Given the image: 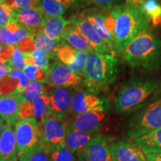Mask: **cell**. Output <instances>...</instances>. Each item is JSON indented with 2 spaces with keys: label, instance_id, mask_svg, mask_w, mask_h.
Here are the masks:
<instances>
[{
  "label": "cell",
  "instance_id": "obj_27",
  "mask_svg": "<svg viewBox=\"0 0 161 161\" xmlns=\"http://www.w3.org/2000/svg\"><path fill=\"white\" fill-rule=\"evenodd\" d=\"M140 8L153 27H161V3L158 0H144Z\"/></svg>",
  "mask_w": 161,
  "mask_h": 161
},
{
  "label": "cell",
  "instance_id": "obj_24",
  "mask_svg": "<svg viewBox=\"0 0 161 161\" xmlns=\"http://www.w3.org/2000/svg\"><path fill=\"white\" fill-rule=\"evenodd\" d=\"M62 40L66 42L73 49L80 52H91L93 49L87 39L73 25L69 23L64 32Z\"/></svg>",
  "mask_w": 161,
  "mask_h": 161
},
{
  "label": "cell",
  "instance_id": "obj_15",
  "mask_svg": "<svg viewBox=\"0 0 161 161\" xmlns=\"http://www.w3.org/2000/svg\"><path fill=\"white\" fill-rule=\"evenodd\" d=\"M69 22L87 39L93 51L101 54H109L114 55L93 26L87 20L78 14L72 17L69 19Z\"/></svg>",
  "mask_w": 161,
  "mask_h": 161
},
{
  "label": "cell",
  "instance_id": "obj_14",
  "mask_svg": "<svg viewBox=\"0 0 161 161\" xmlns=\"http://www.w3.org/2000/svg\"><path fill=\"white\" fill-rule=\"evenodd\" d=\"M112 140L98 134L82 150L86 161H113L110 151Z\"/></svg>",
  "mask_w": 161,
  "mask_h": 161
},
{
  "label": "cell",
  "instance_id": "obj_39",
  "mask_svg": "<svg viewBox=\"0 0 161 161\" xmlns=\"http://www.w3.org/2000/svg\"><path fill=\"white\" fill-rule=\"evenodd\" d=\"M13 69L8 64H2L0 62V78L5 77Z\"/></svg>",
  "mask_w": 161,
  "mask_h": 161
},
{
  "label": "cell",
  "instance_id": "obj_36",
  "mask_svg": "<svg viewBox=\"0 0 161 161\" xmlns=\"http://www.w3.org/2000/svg\"><path fill=\"white\" fill-rule=\"evenodd\" d=\"M14 10L6 5L3 1H0V27L5 26L13 21Z\"/></svg>",
  "mask_w": 161,
  "mask_h": 161
},
{
  "label": "cell",
  "instance_id": "obj_33",
  "mask_svg": "<svg viewBox=\"0 0 161 161\" xmlns=\"http://www.w3.org/2000/svg\"><path fill=\"white\" fill-rule=\"evenodd\" d=\"M23 71L30 81H37L40 83L45 82L49 72L47 70L35 65H25Z\"/></svg>",
  "mask_w": 161,
  "mask_h": 161
},
{
  "label": "cell",
  "instance_id": "obj_38",
  "mask_svg": "<svg viewBox=\"0 0 161 161\" xmlns=\"http://www.w3.org/2000/svg\"><path fill=\"white\" fill-rule=\"evenodd\" d=\"M60 3L65 5L70 8H80L86 7L88 3H90L89 0H58Z\"/></svg>",
  "mask_w": 161,
  "mask_h": 161
},
{
  "label": "cell",
  "instance_id": "obj_13",
  "mask_svg": "<svg viewBox=\"0 0 161 161\" xmlns=\"http://www.w3.org/2000/svg\"><path fill=\"white\" fill-rule=\"evenodd\" d=\"M110 151L113 161H148L140 147L125 137L112 140Z\"/></svg>",
  "mask_w": 161,
  "mask_h": 161
},
{
  "label": "cell",
  "instance_id": "obj_16",
  "mask_svg": "<svg viewBox=\"0 0 161 161\" xmlns=\"http://www.w3.org/2000/svg\"><path fill=\"white\" fill-rule=\"evenodd\" d=\"M108 111H90L73 116L68 128L86 132H98L107 118Z\"/></svg>",
  "mask_w": 161,
  "mask_h": 161
},
{
  "label": "cell",
  "instance_id": "obj_42",
  "mask_svg": "<svg viewBox=\"0 0 161 161\" xmlns=\"http://www.w3.org/2000/svg\"><path fill=\"white\" fill-rule=\"evenodd\" d=\"M3 50H4V46L0 43V62H1L2 64H7V61L2 58V54H3Z\"/></svg>",
  "mask_w": 161,
  "mask_h": 161
},
{
  "label": "cell",
  "instance_id": "obj_34",
  "mask_svg": "<svg viewBox=\"0 0 161 161\" xmlns=\"http://www.w3.org/2000/svg\"><path fill=\"white\" fill-rule=\"evenodd\" d=\"M4 3L14 10H24L38 7L40 0H2Z\"/></svg>",
  "mask_w": 161,
  "mask_h": 161
},
{
  "label": "cell",
  "instance_id": "obj_37",
  "mask_svg": "<svg viewBox=\"0 0 161 161\" xmlns=\"http://www.w3.org/2000/svg\"><path fill=\"white\" fill-rule=\"evenodd\" d=\"M90 3L97 6L99 8L110 10L115 6L122 5L123 0H89Z\"/></svg>",
  "mask_w": 161,
  "mask_h": 161
},
{
  "label": "cell",
  "instance_id": "obj_19",
  "mask_svg": "<svg viewBox=\"0 0 161 161\" xmlns=\"http://www.w3.org/2000/svg\"><path fill=\"white\" fill-rule=\"evenodd\" d=\"M18 159L15 125L5 123L0 135V161H17Z\"/></svg>",
  "mask_w": 161,
  "mask_h": 161
},
{
  "label": "cell",
  "instance_id": "obj_5",
  "mask_svg": "<svg viewBox=\"0 0 161 161\" xmlns=\"http://www.w3.org/2000/svg\"><path fill=\"white\" fill-rule=\"evenodd\" d=\"M160 128L161 93L127 115L123 122V130L132 140Z\"/></svg>",
  "mask_w": 161,
  "mask_h": 161
},
{
  "label": "cell",
  "instance_id": "obj_11",
  "mask_svg": "<svg viewBox=\"0 0 161 161\" xmlns=\"http://www.w3.org/2000/svg\"><path fill=\"white\" fill-rule=\"evenodd\" d=\"M75 90L74 86H58L50 89L49 96L51 114L63 119L67 117Z\"/></svg>",
  "mask_w": 161,
  "mask_h": 161
},
{
  "label": "cell",
  "instance_id": "obj_40",
  "mask_svg": "<svg viewBox=\"0 0 161 161\" xmlns=\"http://www.w3.org/2000/svg\"><path fill=\"white\" fill-rule=\"evenodd\" d=\"M148 161H161V152L160 153H148L145 154Z\"/></svg>",
  "mask_w": 161,
  "mask_h": 161
},
{
  "label": "cell",
  "instance_id": "obj_25",
  "mask_svg": "<svg viewBox=\"0 0 161 161\" xmlns=\"http://www.w3.org/2000/svg\"><path fill=\"white\" fill-rule=\"evenodd\" d=\"M136 146L144 154L161 152V128L145 135L133 139Z\"/></svg>",
  "mask_w": 161,
  "mask_h": 161
},
{
  "label": "cell",
  "instance_id": "obj_18",
  "mask_svg": "<svg viewBox=\"0 0 161 161\" xmlns=\"http://www.w3.org/2000/svg\"><path fill=\"white\" fill-rule=\"evenodd\" d=\"M24 102L21 94H7L0 96V117L5 124L16 125L20 120L19 108Z\"/></svg>",
  "mask_w": 161,
  "mask_h": 161
},
{
  "label": "cell",
  "instance_id": "obj_41",
  "mask_svg": "<svg viewBox=\"0 0 161 161\" xmlns=\"http://www.w3.org/2000/svg\"><path fill=\"white\" fill-rule=\"evenodd\" d=\"M125 2L127 4H128V5L140 8L141 5H142L144 0H125Z\"/></svg>",
  "mask_w": 161,
  "mask_h": 161
},
{
  "label": "cell",
  "instance_id": "obj_1",
  "mask_svg": "<svg viewBox=\"0 0 161 161\" xmlns=\"http://www.w3.org/2000/svg\"><path fill=\"white\" fill-rule=\"evenodd\" d=\"M161 93V78L154 74L134 76L115 92L113 107L120 115H128Z\"/></svg>",
  "mask_w": 161,
  "mask_h": 161
},
{
  "label": "cell",
  "instance_id": "obj_3",
  "mask_svg": "<svg viewBox=\"0 0 161 161\" xmlns=\"http://www.w3.org/2000/svg\"><path fill=\"white\" fill-rule=\"evenodd\" d=\"M114 19V40L116 54H122L139 34L149 29L150 20L139 8L122 4L109 10Z\"/></svg>",
  "mask_w": 161,
  "mask_h": 161
},
{
  "label": "cell",
  "instance_id": "obj_21",
  "mask_svg": "<svg viewBox=\"0 0 161 161\" xmlns=\"http://www.w3.org/2000/svg\"><path fill=\"white\" fill-rule=\"evenodd\" d=\"M29 37H34V35L15 20L0 27V43L4 47L10 46H17Z\"/></svg>",
  "mask_w": 161,
  "mask_h": 161
},
{
  "label": "cell",
  "instance_id": "obj_23",
  "mask_svg": "<svg viewBox=\"0 0 161 161\" xmlns=\"http://www.w3.org/2000/svg\"><path fill=\"white\" fill-rule=\"evenodd\" d=\"M68 25H69V20L62 17H46L42 31L50 40L61 41L64 32Z\"/></svg>",
  "mask_w": 161,
  "mask_h": 161
},
{
  "label": "cell",
  "instance_id": "obj_29",
  "mask_svg": "<svg viewBox=\"0 0 161 161\" xmlns=\"http://www.w3.org/2000/svg\"><path fill=\"white\" fill-rule=\"evenodd\" d=\"M38 7L46 17H62L70 9L58 0H40Z\"/></svg>",
  "mask_w": 161,
  "mask_h": 161
},
{
  "label": "cell",
  "instance_id": "obj_4",
  "mask_svg": "<svg viewBox=\"0 0 161 161\" xmlns=\"http://www.w3.org/2000/svg\"><path fill=\"white\" fill-rule=\"evenodd\" d=\"M121 69V61L116 56L90 52L85 66L84 84L86 89L99 92L115 83Z\"/></svg>",
  "mask_w": 161,
  "mask_h": 161
},
{
  "label": "cell",
  "instance_id": "obj_43",
  "mask_svg": "<svg viewBox=\"0 0 161 161\" xmlns=\"http://www.w3.org/2000/svg\"><path fill=\"white\" fill-rule=\"evenodd\" d=\"M75 161H86V160L85 159V158H84V154H82L81 152H80V153H78V157H77V158H76Z\"/></svg>",
  "mask_w": 161,
  "mask_h": 161
},
{
  "label": "cell",
  "instance_id": "obj_35",
  "mask_svg": "<svg viewBox=\"0 0 161 161\" xmlns=\"http://www.w3.org/2000/svg\"><path fill=\"white\" fill-rule=\"evenodd\" d=\"M7 64L11 66L12 69L23 70L25 66V56L24 52L16 46L13 55L9 60H7Z\"/></svg>",
  "mask_w": 161,
  "mask_h": 161
},
{
  "label": "cell",
  "instance_id": "obj_6",
  "mask_svg": "<svg viewBox=\"0 0 161 161\" xmlns=\"http://www.w3.org/2000/svg\"><path fill=\"white\" fill-rule=\"evenodd\" d=\"M79 15L93 26L113 55L114 56L117 55L114 48V19L109 10H104L99 8H86Z\"/></svg>",
  "mask_w": 161,
  "mask_h": 161
},
{
  "label": "cell",
  "instance_id": "obj_30",
  "mask_svg": "<svg viewBox=\"0 0 161 161\" xmlns=\"http://www.w3.org/2000/svg\"><path fill=\"white\" fill-rule=\"evenodd\" d=\"M25 65H35L47 71L49 70V56L43 50L36 49L30 53H24Z\"/></svg>",
  "mask_w": 161,
  "mask_h": 161
},
{
  "label": "cell",
  "instance_id": "obj_12",
  "mask_svg": "<svg viewBox=\"0 0 161 161\" xmlns=\"http://www.w3.org/2000/svg\"><path fill=\"white\" fill-rule=\"evenodd\" d=\"M81 81V77L74 73L65 64L55 60L50 66L44 84L52 87L75 86L79 85Z\"/></svg>",
  "mask_w": 161,
  "mask_h": 161
},
{
  "label": "cell",
  "instance_id": "obj_20",
  "mask_svg": "<svg viewBox=\"0 0 161 161\" xmlns=\"http://www.w3.org/2000/svg\"><path fill=\"white\" fill-rule=\"evenodd\" d=\"M50 114V98L48 95L38 96L31 102H23L20 105V119L35 118L40 121Z\"/></svg>",
  "mask_w": 161,
  "mask_h": 161
},
{
  "label": "cell",
  "instance_id": "obj_28",
  "mask_svg": "<svg viewBox=\"0 0 161 161\" xmlns=\"http://www.w3.org/2000/svg\"><path fill=\"white\" fill-rule=\"evenodd\" d=\"M34 42L35 47L45 52L49 56L50 59H53L56 57V51L60 42L59 40H50L44 35L43 31H40L34 36Z\"/></svg>",
  "mask_w": 161,
  "mask_h": 161
},
{
  "label": "cell",
  "instance_id": "obj_32",
  "mask_svg": "<svg viewBox=\"0 0 161 161\" xmlns=\"http://www.w3.org/2000/svg\"><path fill=\"white\" fill-rule=\"evenodd\" d=\"M52 161H75L78 153L68 148L65 145L49 148Z\"/></svg>",
  "mask_w": 161,
  "mask_h": 161
},
{
  "label": "cell",
  "instance_id": "obj_44",
  "mask_svg": "<svg viewBox=\"0 0 161 161\" xmlns=\"http://www.w3.org/2000/svg\"><path fill=\"white\" fill-rule=\"evenodd\" d=\"M4 125H5V124H4V121L3 120V119L0 117V135H1L2 131H3V130Z\"/></svg>",
  "mask_w": 161,
  "mask_h": 161
},
{
  "label": "cell",
  "instance_id": "obj_7",
  "mask_svg": "<svg viewBox=\"0 0 161 161\" xmlns=\"http://www.w3.org/2000/svg\"><path fill=\"white\" fill-rule=\"evenodd\" d=\"M110 103L99 92L86 89H75L72 97L69 114L73 116L90 111H108Z\"/></svg>",
  "mask_w": 161,
  "mask_h": 161
},
{
  "label": "cell",
  "instance_id": "obj_10",
  "mask_svg": "<svg viewBox=\"0 0 161 161\" xmlns=\"http://www.w3.org/2000/svg\"><path fill=\"white\" fill-rule=\"evenodd\" d=\"M88 55L89 52L78 51L64 40L60 42L56 51V58L59 61L67 66L74 73L80 77L84 76Z\"/></svg>",
  "mask_w": 161,
  "mask_h": 161
},
{
  "label": "cell",
  "instance_id": "obj_9",
  "mask_svg": "<svg viewBox=\"0 0 161 161\" xmlns=\"http://www.w3.org/2000/svg\"><path fill=\"white\" fill-rule=\"evenodd\" d=\"M15 136L19 155L40 143L41 134L37 120L35 118L20 119L15 125Z\"/></svg>",
  "mask_w": 161,
  "mask_h": 161
},
{
  "label": "cell",
  "instance_id": "obj_45",
  "mask_svg": "<svg viewBox=\"0 0 161 161\" xmlns=\"http://www.w3.org/2000/svg\"><path fill=\"white\" fill-rule=\"evenodd\" d=\"M0 1H1V0H0Z\"/></svg>",
  "mask_w": 161,
  "mask_h": 161
},
{
  "label": "cell",
  "instance_id": "obj_31",
  "mask_svg": "<svg viewBox=\"0 0 161 161\" xmlns=\"http://www.w3.org/2000/svg\"><path fill=\"white\" fill-rule=\"evenodd\" d=\"M50 89L46 88V86L40 82L30 81L25 91L21 93V96L24 102H31L38 96H49Z\"/></svg>",
  "mask_w": 161,
  "mask_h": 161
},
{
  "label": "cell",
  "instance_id": "obj_26",
  "mask_svg": "<svg viewBox=\"0 0 161 161\" xmlns=\"http://www.w3.org/2000/svg\"><path fill=\"white\" fill-rule=\"evenodd\" d=\"M18 160L19 161H52L49 148L41 142L19 154Z\"/></svg>",
  "mask_w": 161,
  "mask_h": 161
},
{
  "label": "cell",
  "instance_id": "obj_22",
  "mask_svg": "<svg viewBox=\"0 0 161 161\" xmlns=\"http://www.w3.org/2000/svg\"><path fill=\"white\" fill-rule=\"evenodd\" d=\"M98 132H86L67 128L64 145L73 152L80 153Z\"/></svg>",
  "mask_w": 161,
  "mask_h": 161
},
{
  "label": "cell",
  "instance_id": "obj_8",
  "mask_svg": "<svg viewBox=\"0 0 161 161\" xmlns=\"http://www.w3.org/2000/svg\"><path fill=\"white\" fill-rule=\"evenodd\" d=\"M41 134L40 142L48 148L64 144L68 128V120L52 114L44 116L38 122Z\"/></svg>",
  "mask_w": 161,
  "mask_h": 161
},
{
  "label": "cell",
  "instance_id": "obj_2",
  "mask_svg": "<svg viewBox=\"0 0 161 161\" xmlns=\"http://www.w3.org/2000/svg\"><path fill=\"white\" fill-rule=\"evenodd\" d=\"M132 68L148 72L161 70V37L148 29L134 37L121 54Z\"/></svg>",
  "mask_w": 161,
  "mask_h": 161
},
{
  "label": "cell",
  "instance_id": "obj_17",
  "mask_svg": "<svg viewBox=\"0 0 161 161\" xmlns=\"http://www.w3.org/2000/svg\"><path fill=\"white\" fill-rule=\"evenodd\" d=\"M46 16L40 7L14 11V19L33 34L42 31Z\"/></svg>",
  "mask_w": 161,
  "mask_h": 161
}]
</instances>
